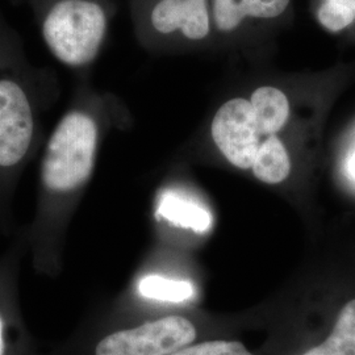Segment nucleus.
<instances>
[{
  "instance_id": "obj_7",
  "label": "nucleus",
  "mask_w": 355,
  "mask_h": 355,
  "mask_svg": "<svg viewBox=\"0 0 355 355\" xmlns=\"http://www.w3.org/2000/svg\"><path fill=\"white\" fill-rule=\"evenodd\" d=\"M291 0H212V20L216 29L230 33L248 19L270 20L287 11Z\"/></svg>"
},
{
  "instance_id": "obj_8",
  "label": "nucleus",
  "mask_w": 355,
  "mask_h": 355,
  "mask_svg": "<svg viewBox=\"0 0 355 355\" xmlns=\"http://www.w3.org/2000/svg\"><path fill=\"white\" fill-rule=\"evenodd\" d=\"M249 101L253 105L257 127L263 140L277 136L288 123L291 107L282 89L272 86L258 87Z\"/></svg>"
},
{
  "instance_id": "obj_4",
  "label": "nucleus",
  "mask_w": 355,
  "mask_h": 355,
  "mask_svg": "<svg viewBox=\"0 0 355 355\" xmlns=\"http://www.w3.org/2000/svg\"><path fill=\"white\" fill-rule=\"evenodd\" d=\"M26 254V227L0 254V355H37L20 300V268Z\"/></svg>"
},
{
  "instance_id": "obj_11",
  "label": "nucleus",
  "mask_w": 355,
  "mask_h": 355,
  "mask_svg": "<svg viewBox=\"0 0 355 355\" xmlns=\"http://www.w3.org/2000/svg\"><path fill=\"white\" fill-rule=\"evenodd\" d=\"M139 297L158 303H182L193 296V287L186 280L173 279L157 272L141 275L136 283Z\"/></svg>"
},
{
  "instance_id": "obj_14",
  "label": "nucleus",
  "mask_w": 355,
  "mask_h": 355,
  "mask_svg": "<svg viewBox=\"0 0 355 355\" xmlns=\"http://www.w3.org/2000/svg\"><path fill=\"white\" fill-rule=\"evenodd\" d=\"M170 355H253L237 341H208L186 346Z\"/></svg>"
},
{
  "instance_id": "obj_1",
  "label": "nucleus",
  "mask_w": 355,
  "mask_h": 355,
  "mask_svg": "<svg viewBox=\"0 0 355 355\" xmlns=\"http://www.w3.org/2000/svg\"><path fill=\"white\" fill-rule=\"evenodd\" d=\"M112 103L76 74L64 114L42 146L35 214L26 227V254L38 275L57 278L76 208L94 174Z\"/></svg>"
},
{
  "instance_id": "obj_16",
  "label": "nucleus",
  "mask_w": 355,
  "mask_h": 355,
  "mask_svg": "<svg viewBox=\"0 0 355 355\" xmlns=\"http://www.w3.org/2000/svg\"><path fill=\"white\" fill-rule=\"evenodd\" d=\"M347 168H349L350 175L355 179V152L350 155V158L347 161Z\"/></svg>"
},
{
  "instance_id": "obj_15",
  "label": "nucleus",
  "mask_w": 355,
  "mask_h": 355,
  "mask_svg": "<svg viewBox=\"0 0 355 355\" xmlns=\"http://www.w3.org/2000/svg\"><path fill=\"white\" fill-rule=\"evenodd\" d=\"M327 1L338 4V6L343 7L345 10H347V11H350V12L355 15V0H327Z\"/></svg>"
},
{
  "instance_id": "obj_13",
  "label": "nucleus",
  "mask_w": 355,
  "mask_h": 355,
  "mask_svg": "<svg viewBox=\"0 0 355 355\" xmlns=\"http://www.w3.org/2000/svg\"><path fill=\"white\" fill-rule=\"evenodd\" d=\"M318 19L325 29L330 32H340L354 23L355 15L338 4L324 0L318 7Z\"/></svg>"
},
{
  "instance_id": "obj_3",
  "label": "nucleus",
  "mask_w": 355,
  "mask_h": 355,
  "mask_svg": "<svg viewBox=\"0 0 355 355\" xmlns=\"http://www.w3.org/2000/svg\"><path fill=\"white\" fill-rule=\"evenodd\" d=\"M32 15L51 55L76 74L89 71L108 35L111 0H12Z\"/></svg>"
},
{
  "instance_id": "obj_9",
  "label": "nucleus",
  "mask_w": 355,
  "mask_h": 355,
  "mask_svg": "<svg viewBox=\"0 0 355 355\" xmlns=\"http://www.w3.org/2000/svg\"><path fill=\"white\" fill-rule=\"evenodd\" d=\"M155 217L178 228L192 229L196 233H204L212 225L207 209L173 190L164 191L158 196Z\"/></svg>"
},
{
  "instance_id": "obj_12",
  "label": "nucleus",
  "mask_w": 355,
  "mask_h": 355,
  "mask_svg": "<svg viewBox=\"0 0 355 355\" xmlns=\"http://www.w3.org/2000/svg\"><path fill=\"white\" fill-rule=\"evenodd\" d=\"M304 355H355V299L343 306L328 340Z\"/></svg>"
},
{
  "instance_id": "obj_2",
  "label": "nucleus",
  "mask_w": 355,
  "mask_h": 355,
  "mask_svg": "<svg viewBox=\"0 0 355 355\" xmlns=\"http://www.w3.org/2000/svg\"><path fill=\"white\" fill-rule=\"evenodd\" d=\"M61 96L55 71L33 64L0 4V234L12 230L13 198L46 140L48 114Z\"/></svg>"
},
{
  "instance_id": "obj_5",
  "label": "nucleus",
  "mask_w": 355,
  "mask_h": 355,
  "mask_svg": "<svg viewBox=\"0 0 355 355\" xmlns=\"http://www.w3.org/2000/svg\"><path fill=\"white\" fill-rule=\"evenodd\" d=\"M135 13L141 36L154 45L175 35L202 41L211 33L208 0H135Z\"/></svg>"
},
{
  "instance_id": "obj_6",
  "label": "nucleus",
  "mask_w": 355,
  "mask_h": 355,
  "mask_svg": "<svg viewBox=\"0 0 355 355\" xmlns=\"http://www.w3.org/2000/svg\"><path fill=\"white\" fill-rule=\"evenodd\" d=\"M211 132L216 146L232 165L242 170L253 167L263 139L250 101L233 98L224 103L216 112Z\"/></svg>"
},
{
  "instance_id": "obj_10",
  "label": "nucleus",
  "mask_w": 355,
  "mask_h": 355,
  "mask_svg": "<svg viewBox=\"0 0 355 355\" xmlns=\"http://www.w3.org/2000/svg\"><path fill=\"white\" fill-rule=\"evenodd\" d=\"M254 177L267 184H278L291 173V159L286 145L278 136H270L262 141L253 167Z\"/></svg>"
}]
</instances>
